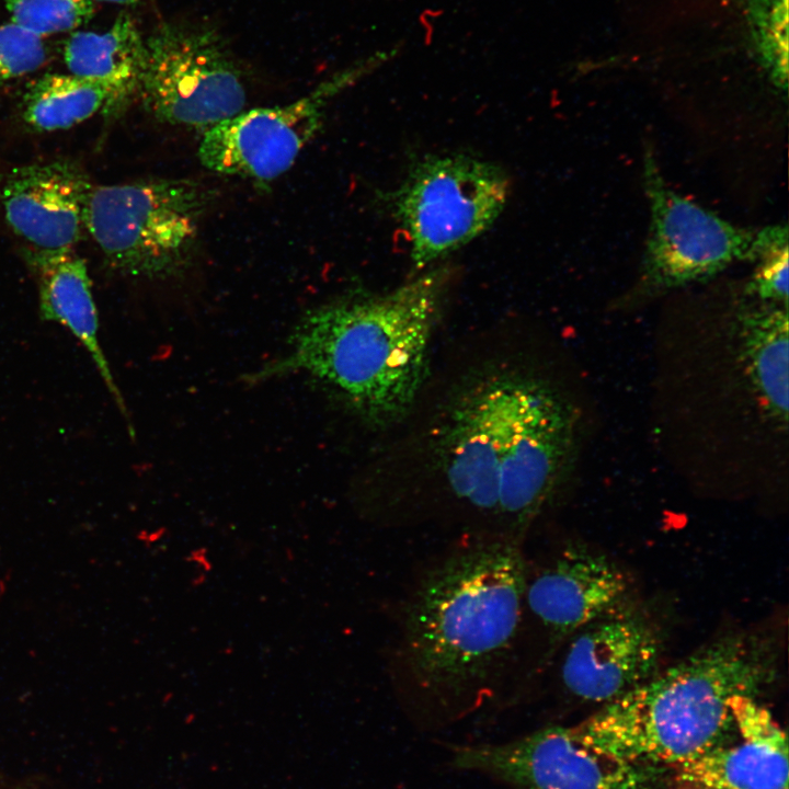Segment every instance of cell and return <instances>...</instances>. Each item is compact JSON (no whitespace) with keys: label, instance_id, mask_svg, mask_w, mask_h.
<instances>
[{"label":"cell","instance_id":"1","mask_svg":"<svg viewBox=\"0 0 789 789\" xmlns=\"http://www.w3.org/2000/svg\"><path fill=\"white\" fill-rule=\"evenodd\" d=\"M430 433V465L368 480L359 516L382 527L456 526L524 544L564 482L578 416L549 380L517 362L457 381Z\"/></svg>","mask_w":789,"mask_h":789},{"label":"cell","instance_id":"2","mask_svg":"<svg viewBox=\"0 0 789 789\" xmlns=\"http://www.w3.org/2000/svg\"><path fill=\"white\" fill-rule=\"evenodd\" d=\"M523 545L465 535L415 581L389 666L414 721L444 727L512 701L528 571Z\"/></svg>","mask_w":789,"mask_h":789},{"label":"cell","instance_id":"3","mask_svg":"<svg viewBox=\"0 0 789 789\" xmlns=\"http://www.w3.org/2000/svg\"><path fill=\"white\" fill-rule=\"evenodd\" d=\"M449 274L432 266L393 289H351L309 308L286 350L244 381L307 375L367 425L401 421L428 377Z\"/></svg>","mask_w":789,"mask_h":789},{"label":"cell","instance_id":"4","mask_svg":"<svg viewBox=\"0 0 789 789\" xmlns=\"http://www.w3.org/2000/svg\"><path fill=\"white\" fill-rule=\"evenodd\" d=\"M779 675L774 641L730 631L604 704L573 727L587 744L631 764L678 767L732 730V695L757 696Z\"/></svg>","mask_w":789,"mask_h":789},{"label":"cell","instance_id":"5","mask_svg":"<svg viewBox=\"0 0 789 789\" xmlns=\"http://www.w3.org/2000/svg\"><path fill=\"white\" fill-rule=\"evenodd\" d=\"M216 192L192 179H141L93 186L87 232L115 272L147 279L193 263L202 219Z\"/></svg>","mask_w":789,"mask_h":789},{"label":"cell","instance_id":"6","mask_svg":"<svg viewBox=\"0 0 789 789\" xmlns=\"http://www.w3.org/2000/svg\"><path fill=\"white\" fill-rule=\"evenodd\" d=\"M510 193L505 171L471 155H427L414 162L391 194L413 268L428 270L484 233L503 213Z\"/></svg>","mask_w":789,"mask_h":789},{"label":"cell","instance_id":"7","mask_svg":"<svg viewBox=\"0 0 789 789\" xmlns=\"http://www.w3.org/2000/svg\"><path fill=\"white\" fill-rule=\"evenodd\" d=\"M650 204L640 288L659 293L706 281L740 261H757L788 245L786 225L747 229L732 225L670 188L651 148L643 157Z\"/></svg>","mask_w":789,"mask_h":789},{"label":"cell","instance_id":"8","mask_svg":"<svg viewBox=\"0 0 789 789\" xmlns=\"http://www.w3.org/2000/svg\"><path fill=\"white\" fill-rule=\"evenodd\" d=\"M137 96L156 119L204 132L247 103L240 68L220 33L184 21L164 22L145 38Z\"/></svg>","mask_w":789,"mask_h":789},{"label":"cell","instance_id":"9","mask_svg":"<svg viewBox=\"0 0 789 789\" xmlns=\"http://www.w3.org/2000/svg\"><path fill=\"white\" fill-rule=\"evenodd\" d=\"M400 52H377L287 104L243 110L203 134L198 158L208 170L271 182L287 172L320 132L330 101Z\"/></svg>","mask_w":789,"mask_h":789},{"label":"cell","instance_id":"10","mask_svg":"<svg viewBox=\"0 0 789 789\" xmlns=\"http://www.w3.org/2000/svg\"><path fill=\"white\" fill-rule=\"evenodd\" d=\"M449 764L514 789H658L655 768L584 742L573 727L550 725L500 743L455 744Z\"/></svg>","mask_w":789,"mask_h":789},{"label":"cell","instance_id":"11","mask_svg":"<svg viewBox=\"0 0 789 789\" xmlns=\"http://www.w3.org/2000/svg\"><path fill=\"white\" fill-rule=\"evenodd\" d=\"M627 590L616 563L579 542L538 570L528 562L521 636L537 629L544 638L538 668L578 630L624 603Z\"/></svg>","mask_w":789,"mask_h":789},{"label":"cell","instance_id":"12","mask_svg":"<svg viewBox=\"0 0 789 789\" xmlns=\"http://www.w3.org/2000/svg\"><path fill=\"white\" fill-rule=\"evenodd\" d=\"M662 651L654 621L621 603L570 637L560 679L578 699L604 705L652 676Z\"/></svg>","mask_w":789,"mask_h":789},{"label":"cell","instance_id":"13","mask_svg":"<svg viewBox=\"0 0 789 789\" xmlns=\"http://www.w3.org/2000/svg\"><path fill=\"white\" fill-rule=\"evenodd\" d=\"M93 185L73 161L18 167L0 182V205L12 231L36 251L71 250L87 232Z\"/></svg>","mask_w":789,"mask_h":789},{"label":"cell","instance_id":"14","mask_svg":"<svg viewBox=\"0 0 789 789\" xmlns=\"http://www.w3.org/2000/svg\"><path fill=\"white\" fill-rule=\"evenodd\" d=\"M729 708L735 737L678 766L679 779L698 789H788L787 736L771 712L746 694L732 695Z\"/></svg>","mask_w":789,"mask_h":789},{"label":"cell","instance_id":"15","mask_svg":"<svg viewBox=\"0 0 789 789\" xmlns=\"http://www.w3.org/2000/svg\"><path fill=\"white\" fill-rule=\"evenodd\" d=\"M24 258L36 277L42 320L66 327L88 351L134 437L123 395L100 344L99 316L85 262L73 249L36 251L26 248Z\"/></svg>","mask_w":789,"mask_h":789},{"label":"cell","instance_id":"16","mask_svg":"<svg viewBox=\"0 0 789 789\" xmlns=\"http://www.w3.org/2000/svg\"><path fill=\"white\" fill-rule=\"evenodd\" d=\"M145 38L134 20L121 14L104 32L79 31L64 47L69 73L95 82L108 94L104 116L116 118L138 94Z\"/></svg>","mask_w":789,"mask_h":789},{"label":"cell","instance_id":"17","mask_svg":"<svg viewBox=\"0 0 789 789\" xmlns=\"http://www.w3.org/2000/svg\"><path fill=\"white\" fill-rule=\"evenodd\" d=\"M739 357L763 409L788 420V312L786 305L763 302L737 317Z\"/></svg>","mask_w":789,"mask_h":789},{"label":"cell","instance_id":"18","mask_svg":"<svg viewBox=\"0 0 789 789\" xmlns=\"http://www.w3.org/2000/svg\"><path fill=\"white\" fill-rule=\"evenodd\" d=\"M108 94L100 84L71 73H48L26 92L22 118L37 132L68 129L105 112Z\"/></svg>","mask_w":789,"mask_h":789},{"label":"cell","instance_id":"19","mask_svg":"<svg viewBox=\"0 0 789 789\" xmlns=\"http://www.w3.org/2000/svg\"><path fill=\"white\" fill-rule=\"evenodd\" d=\"M11 22L44 37L76 30L94 13L93 0H4Z\"/></svg>","mask_w":789,"mask_h":789},{"label":"cell","instance_id":"20","mask_svg":"<svg viewBox=\"0 0 789 789\" xmlns=\"http://www.w3.org/2000/svg\"><path fill=\"white\" fill-rule=\"evenodd\" d=\"M755 14L761 53L776 85L786 89L788 77V0H758Z\"/></svg>","mask_w":789,"mask_h":789},{"label":"cell","instance_id":"21","mask_svg":"<svg viewBox=\"0 0 789 789\" xmlns=\"http://www.w3.org/2000/svg\"><path fill=\"white\" fill-rule=\"evenodd\" d=\"M46 59L43 37L12 22L0 25V88L41 68Z\"/></svg>","mask_w":789,"mask_h":789},{"label":"cell","instance_id":"22","mask_svg":"<svg viewBox=\"0 0 789 789\" xmlns=\"http://www.w3.org/2000/svg\"><path fill=\"white\" fill-rule=\"evenodd\" d=\"M747 293L763 302L788 306V245L766 254L761 260Z\"/></svg>","mask_w":789,"mask_h":789},{"label":"cell","instance_id":"23","mask_svg":"<svg viewBox=\"0 0 789 789\" xmlns=\"http://www.w3.org/2000/svg\"><path fill=\"white\" fill-rule=\"evenodd\" d=\"M93 1H102V2H110V3H116V4H134L139 2L140 0H93Z\"/></svg>","mask_w":789,"mask_h":789}]
</instances>
